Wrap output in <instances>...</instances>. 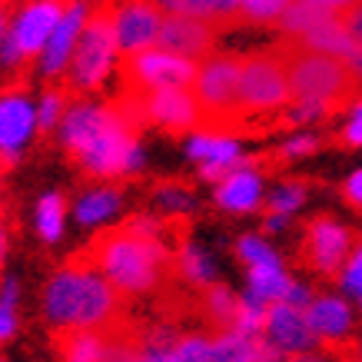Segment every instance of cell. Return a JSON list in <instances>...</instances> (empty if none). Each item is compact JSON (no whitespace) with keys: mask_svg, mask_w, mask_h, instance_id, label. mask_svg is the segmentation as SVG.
Listing matches in <instances>:
<instances>
[{"mask_svg":"<svg viewBox=\"0 0 362 362\" xmlns=\"http://www.w3.org/2000/svg\"><path fill=\"white\" fill-rule=\"evenodd\" d=\"M319 146H322V136H316V133H296V136H289V140H283V146L276 150V160H299V156H309L316 153Z\"/></svg>","mask_w":362,"mask_h":362,"instance_id":"obj_38","label":"cell"},{"mask_svg":"<svg viewBox=\"0 0 362 362\" xmlns=\"http://www.w3.org/2000/svg\"><path fill=\"white\" fill-rule=\"evenodd\" d=\"M342 23H346V30L356 37V44L362 47V4H356L352 11L342 13Z\"/></svg>","mask_w":362,"mask_h":362,"instance_id":"obj_43","label":"cell"},{"mask_svg":"<svg viewBox=\"0 0 362 362\" xmlns=\"http://www.w3.org/2000/svg\"><path fill=\"white\" fill-rule=\"evenodd\" d=\"M176 276H180V283L193 286V289H206V286L216 283V266H213V259L206 252L197 250L187 240L176 250Z\"/></svg>","mask_w":362,"mask_h":362,"instance_id":"obj_26","label":"cell"},{"mask_svg":"<svg viewBox=\"0 0 362 362\" xmlns=\"http://www.w3.org/2000/svg\"><path fill=\"white\" fill-rule=\"evenodd\" d=\"M329 113H336L329 103L322 100H289V107L279 113V127H313V123L326 120Z\"/></svg>","mask_w":362,"mask_h":362,"instance_id":"obj_31","label":"cell"},{"mask_svg":"<svg viewBox=\"0 0 362 362\" xmlns=\"http://www.w3.org/2000/svg\"><path fill=\"white\" fill-rule=\"evenodd\" d=\"M7 252H11V230H7V223L0 220V266L7 259Z\"/></svg>","mask_w":362,"mask_h":362,"instance_id":"obj_46","label":"cell"},{"mask_svg":"<svg viewBox=\"0 0 362 362\" xmlns=\"http://www.w3.org/2000/svg\"><path fill=\"white\" fill-rule=\"evenodd\" d=\"M266 316H269V303L259 299L256 293H246L240 296V313H236V332H246V336H263L266 332Z\"/></svg>","mask_w":362,"mask_h":362,"instance_id":"obj_32","label":"cell"},{"mask_svg":"<svg viewBox=\"0 0 362 362\" xmlns=\"http://www.w3.org/2000/svg\"><path fill=\"white\" fill-rule=\"evenodd\" d=\"M349 123L342 127L339 143L342 146H362V110H349Z\"/></svg>","mask_w":362,"mask_h":362,"instance_id":"obj_41","label":"cell"},{"mask_svg":"<svg viewBox=\"0 0 362 362\" xmlns=\"http://www.w3.org/2000/svg\"><path fill=\"white\" fill-rule=\"evenodd\" d=\"M44 319L50 329L110 332L127 322L123 293L100 273L87 252H77L44 286Z\"/></svg>","mask_w":362,"mask_h":362,"instance_id":"obj_1","label":"cell"},{"mask_svg":"<svg viewBox=\"0 0 362 362\" xmlns=\"http://www.w3.org/2000/svg\"><path fill=\"white\" fill-rule=\"evenodd\" d=\"M21 329V279L4 276L0 279V346L17 336Z\"/></svg>","mask_w":362,"mask_h":362,"instance_id":"obj_30","label":"cell"},{"mask_svg":"<svg viewBox=\"0 0 362 362\" xmlns=\"http://www.w3.org/2000/svg\"><path fill=\"white\" fill-rule=\"evenodd\" d=\"M236 256H240L246 266H263V263H279V252L269 246V243L263 240V236H243L240 243H236Z\"/></svg>","mask_w":362,"mask_h":362,"instance_id":"obj_37","label":"cell"},{"mask_svg":"<svg viewBox=\"0 0 362 362\" xmlns=\"http://www.w3.org/2000/svg\"><path fill=\"white\" fill-rule=\"evenodd\" d=\"M140 113L143 127H156L163 133L183 136V133H197L203 127V107H199L193 87H166V90H146L140 93Z\"/></svg>","mask_w":362,"mask_h":362,"instance_id":"obj_11","label":"cell"},{"mask_svg":"<svg viewBox=\"0 0 362 362\" xmlns=\"http://www.w3.org/2000/svg\"><path fill=\"white\" fill-rule=\"evenodd\" d=\"M90 17H93V7L87 0H66V7L60 13V21H57L54 33H50V40H47L44 54L37 57V74L44 80H57L70 70L74 50H77Z\"/></svg>","mask_w":362,"mask_h":362,"instance_id":"obj_13","label":"cell"},{"mask_svg":"<svg viewBox=\"0 0 362 362\" xmlns=\"http://www.w3.org/2000/svg\"><path fill=\"white\" fill-rule=\"evenodd\" d=\"M77 166L87 176L97 180H113V176H133L143 170V143H140V130L113 107V120L93 136V140L80 150Z\"/></svg>","mask_w":362,"mask_h":362,"instance_id":"obj_6","label":"cell"},{"mask_svg":"<svg viewBox=\"0 0 362 362\" xmlns=\"http://www.w3.org/2000/svg\"><path fill=\"white\" fill-rule=\"evenodd\" d=\"M197 313L206 319L209 326H216L220 332H230L236 326V313H240V296H233L226 286H206L197 299Z\"/></svg>","mask_w":362,"mask_h":362,"instance_id":"obj_25","label":"cell"},{"mask_svg":"<svg viewBox=\"0 0 362 362\" xmlns=\"http://www.w3.org/2000/svg\"><path fill=\"white\" fill-rule=\"evenodd\" d=\"M286 362H342L332 349H313V352H299V356H286Z\"/></svg>","mask_w":362,"mask_h":362,"instance_id":"obj_44","label":"cell"},{"mask_svg":"<svg viewBox=\"0 0 362 362\" xmlns=\"http://www.w3.org/2000/svg\"><path fill=\"white\" fill-rule=\"evenodd\" d=\"M197 66H199L197 60L180 57L156 44L123 60V83H127V90H140V93L166 90V87H193Z\"/></svg>","mask_w":362,"mask_h":362,"instance_id":"obj_10","label":"cell"},{"mask_svg":"<svg viewBox=\"0 0 362 362\" xmlns=\"http://www.w3.org/2000/svg\"><path fill=\"white\" fill-rule=\"evenodd\" d=\"M316 4L329 7V11H336V13H346V11H352L356 4H362V0H316Z\"/></svg>","mask_w":362,"mask_h":362,"instance_id":"obj_45","label":"cell"},{"mask_svg":"<svg viewBox=\"0 0 362 362\" xmlns=\"http://www.w3.org/2000/svg\"><path fill=\"white\" fill-rule=\"evenodd\" d=\"M163 13H187V17H203L213 23L236 21V0H156Z\"/></svg>","mask_w":362,"mask_h":362,"instance_id":"obj_29","label":"cell"},{"mask_svg":"<svg viewBox=\"0 0 362 362\" xmlns=\"http://www.w3.org/2000/svg\"><path fill=\"white\" fill-rule=\"evenodd\" d=\"M37 133V100H30L23 87L0 90V163H21Z\"/></svg>","mask_w":362,"mask_h":362,"instance_id":"obj_12","label":"cell"},{"mask_svg":"<svg viewBox=\"0 0 362 362\" xmlns=\"http://www.w3.org/2000/svg\"><path fill=\"white\" fill-rule=\"evenodd\" d=\"M66 0H27L11 17V30L0 40V70H17L44 54Z\"/></svg>","mask_w":362,"mask_h":362,"instance_id":"obj_8","label":"cell"},{"mask_svg":"<svg viewBox=\"0 0 362 362\" xmlns=\"http://www.w3.org/2000/svg\"><path fill=\"white\" fill-rule=\"evenodd\" d=\"M163 7L156 0H123L113 7V27H117V44L120 54H140L146 47H156L160 27H163Z\"/></svg>","mask_w":362,"mask_h":362,"instance_id":"obj_14","label":"cell"},{"mask_svg":"<svg viewBox=\"0 0 362 362\" xmlns=\"http://www.w3.org/2000/svg\"><path fill=\"white\" fill-rule=\"evenodd\" d=\"M342 199H346L352 209H362V170L346 176V183H342Z\"/></svg>","mask_w":362,"mask_h":362,"instance_id":"obj_42","label":"cell"},{"mask_svg":"<svg viewBox=\"0 0 362 362\" xmlns=\"http://www.w3.org/2000/svg\"><path fill=\"white\" fill-rule=\"evenodd\" d=\"M187 156L197 166H203V163H236V160H243L246 153H243L240 133L213 130V127H199L197 133H189Z\"/></svg>","mask_w":362,"mask_h":362,"instance_id":"obj_19","label":"cell"},{"mask_svg":"<svg viewBox=\"0 0 362 362\" xmlns=\"http://www.w3.org/2000/svg\"><path fill=\"white\" fill-rule=\"evenodd\" d=\"M352 250H356V233L342 226L336 216L319 213L306 223V233L299 243V263L322 279H336L342 276V263L349 259Z\"/></svg>","mask_w":362,"mask_h":362,"instance_id":"obj_9","label":"cell"},{"mask_svg":"<svg viewBox=\"0 0 362 362\" xmlns=\"http://www.w3.org/2000/svg\"><path fill=\"white\" fill-rule=\"evenodd\" d=\"M110 120H113V103L77 100V103L66 107L64 120H60V127H57V140H60V146H64L70 156H77Z\"/></svg>","mask_w":362,"mask_h":362,"instance_id":"obj_17","label":"cell"},{"mask_svg":"<svg viewBox=\"0 0 362 362\" xmlns=\"http://www.w3.org/2000/svg\"><path fill=\"white\" fill-rule=\"evenodd\" d=\"M66 93L64 90H44V97L37 100V130L40 133H54L60 127L66 113Z\"/></svg>","mask_w":362,"mask_h":362,"instance_id":"obj_35","label":"cell"},{"mask_svg":"<svg viewBox=\"0 0 362 362\" xmlns=\"http://www.w3.org/2000/svg\"><path fill=\"white\" fill-rule=\"evenodd\" d=\"M336 17H339V13L329 11V7H322V4H316V0H293L283 11V17L276 21V30L283 33L286 40H299V37H306V33H313L316 27H322V23L336 21Z\"/></svg>","mask_w":362,"mask_h":362,"instance_id":"obj_23","label":"cell"},{"mask_svg":"<svg viewBox=\"0 0 362 362\" xmlns=\"http://www.w3.org/2000/svg\"><path fill=\"white\" fill-rule=\"evenodd\" d=\"M250 269V293H256L266 303H286L293 279L283 269V263H263V266H246Z\"/></svg>","mask_w":362,"mask_h":362,"instance_id":"obj_28","label":"cell"},{"mask_svg":"<svg viewBox=\"0 0 362 362\" xmlns=\"http://www.w3.org/2000/svg\"><path fill=\"white\" fill-rule=\"evenodd\" d=\"M0 362H7V359H0Z\"/></svg>","mask_w":362,"mask_h":362,"instance_id":"obj_50","label":"cell"},{"mask_svg":"<svg viewBox=\"0 0 362 362\" xmlns=\"http://www.w3.org/2000/svg\"><path fill=\"white\" fill-rule=\"evenodd\" d=\"M342 289L352 293V296H359L362 293V243H356L352 259L346 263V269H342Z\"/></svg>","mask_w":362,"mask_h":362,"instance_id":"obj_40","label":"cell"},{"mask_svg":"<svg viewBox=\"0 0 362 362\" xmlns=\"http://www.w3.org/2000/svg\"><path fill=\"white\" fill-rule=\"evenodd\" d=\"M209 359V339L203 336H183L170 352V362H206Z\"/></svg>","mask_w":362,"mask_h":362,"instance_id":"obj_39","label":"cell"},{"mask_svg":"<svg viewBox=\"0 0 362 362\" xmlns=\"http://www.w3.org/2000/svg\"><path fill=\"white\" fill-rule=\"evenodd\" d=\"M83 252L123 296H150L163 289L170 279H176L173 246L166 240L140 236L127 226L97 233Z\"/></svg>","mask_w":362,"mask_h":362,"instance_id":"obj_2","label":"cell"},{"mask_svg":"<svg viewBox=\"0 0 362 362\" xmlns=\"http://www.w3.org/2000/svg\"><path fill=\"white\" fill-rule=\"evenodd\" d=\"M286 54V70H289V87L296 100H322L332 110H349L359 100L362 80L352 74L346 60H336L329 54H316L299 44H279Z\"/></svg>","mask_w":362,"mask_h":362,"instance_id":"obj_3","label":"cell"},{"mask_svg":"<svg viewBox=\"0 0 362 362\" xmlns=\"http://www.w3.org/2000/svg\"><path fill=\"white\" fill-rule=\"evenodd\" d=\"M289 100H293V87H289L283 47H269V50H256V54L243 57V74H240L243 130H250L246 123H256L263 117H273L279 123V113L289 107Z\"/></svg>","mask_w":362,"mask_h":362,"instance_id":"obj_4","label":"cell"},{"mask_svg":"<svg viewBox=\"0 0 362 362\" xmlns=\"http://www.w3.org/2000/svg\"><path fill=\"white\" fill-rule=\"evenodd\" d=\"M64 223H66L64 193H57V189L40 193V199L33 203V233H37V240L47 243V246L60 243V236H64Z\"/></svg>","mask_w":362,"mask_h":362,"instance_id":"obj_24","label":"cell"},{"mask_svg":"<svg viewBox=\"0 0 362 362\" xmlns=\"http://www.w3.org/2000/svg\"><path fill=\"white\" fill-rule=\"evenodd\" d=\"M266 342L283 356H299V352H313L319 346L316 329L309 326L306 309L293 306V303H269V316H266Z\"/></svg>","mask_w":362,"mask_h":362,"instance_id":"obj_15","label":"cell"},{"mask_svg":"<svg viewBox=\"0 0 362 362\" xmlns=\"http://www.w3.org/2000/svg\"><path fill=\"white\" fill-rule=\"evenodd\" d=\"M263 203V173L259 160L230 173L223 183H216V206L226 213H252Z\"/></svg>","mask_w":362,"mask_h":362,"instance_id":"obj_18","label":"cell"},{"mask_svg":"<svg viewBox=\"0 0 362 362\" xmlns=\"http://www.w3.org/2000/svg\"><path fill=\"white\" fill-rule=\"evenodd\" d=\"M359 306H362V293H359Z\"/></svg>","mask_w":362,"mask_h":362,"instance_id":"obj_49","label":"cell"},{"mask_svg":"<svg viewBox=\"0 0 362 362\" xmlns=\"http://www.w3.org/2000/svg\"><path fill=\"white\" fill-rule=\"evenodd\" d=\"M293 0H236V21L243 23H273L283 17V11Z\"/></svg>","mask_w":362,"mask_h":362,"instance_id":"obj_33","label":"cell"},{"mask_svg":"<svg viewBox=\"0 0 362 362\" xmlns=\"http://www.w3.org/2000/svg\"><path fill=\"white\" fill-rule=\"evenodd\" d=\"M60 362H107V332L100 329H54Z\"/></svg>","mask_w":362,"mask_h":362,"instance_id":"obj_21","label":"cell"},{"mask_svg":"<svg viewBox=\"0 0 362 362\" xmlns=\"http://www.w3.org/2000/svg\"><path fill=\"white\" fill-rule=\"evenodd\" d=\"M306 316H309V326L316 329L322 346H326V342H346V336H349V329H352V309H349V303L339 296H316L309 303Z\"/></svg>","mask_w":362,"mask_h":362,"instance_id":"obj_20","label":"cell"},{"mask_svg":"<svg viewBox=\"0 0 362 362\" xmlns=\"http://www.w3.org/2000/svg\"><path fill=\"white\" fill-rule=\"evenodd\" d=\"M7 30H11V17L4 13V7H0V40L7 37Z\"/></svg>","mask_w":362,"mask_h":362,"instance_id":"obj_47","label":"cell"},{"mask_svg":"<svg viewBox=\"0 0 362 362\" xmlns=\"http://www.w3.org/2000/svg\"><path fill=\"white\" fill-rule=\"evenodd\" d=\"M289 44H299V47H306V50H316V54H329V57H336V60H346V64L362 50V47L356 44V37L346 30L342 13L336 17V21L322 23V27H316L313 33H306V37L289 40Z\"/></svg>","mask_w":362,"mask_h":362,"instance_id":"obj_22","label":"cell"},{"mask_svg":"<svg viewBox=\"0 0 362 362\" xmlns=\"http://www.w3.org/2000/svg\"><path fill=\"white\" fill-rule=\"evenodd\" d=\"M123 206V193L113 187H97L83 193L77 199V206H74V216H77L80 226H97V223L110 220L113 213Z\"/></svg>","mask_w":362,"mask_h":362,"instance_id":"obj_27","label":"cell"},{"mask_svg":"<svg viewBox=\"0 0 362 362\" xmlns=\"http://www.w3.org/2000/svg\"><path fill=\"white\" fill-rule=\"evenodd\" d=\"M0 183H4V163H0Z\"/></svg>","mask_w":362,"mask_h":362,"instance_id":"obj_48","label":"cell"},{"mask_svg":"<svg viewBox=\"0 0 362 362\" xmlns=\"http://www.w3.org/2000/svg\"><path fill=\"white\" fill-rule=\"evenodd\" d=\"M120 44H117V27H113V7H100L83 27L66 80L77 93H93L110 80L113 66L120 60Z\"/></svg>","mask_w":362,"mask_h":362,"instance_id":"obj_7","label":"cell"},{"mask_svg":"<svg viewBox=\"0 0 362 362\" xmlns=\"http://www.w3.org/2000/svg\"><path fill=\"white\" fill-rule=\"evenodd\" d=\"M216 33H220V23L203 21V17H187V13H166L163 27H160V40L156 44L173 50L180 57H189V60H206L216 47Z\"/></svg>","mask_w":362,"mask_h":362,"instance_id":"obj_16","label":"cell"},{"mask_svg":"<svg viewBox=\"0 0 362 362\" xmlns=\"http://www.w3.org/2000/svg\"><path fill=\"white\" fill-rule=\"evenodd\" d=\"M306 193H309V187L306 183H299V180L283 183V187H276L273 193H269V199H266V213H273V216H289V213H296V209L306 203Z\"/></svg>","mask_w":362,"mask_h":362,"instance_id":"obj_34","label":"cell"},{"mask_svg":"<svg viewBox=\"0 0 362 362\" xmlns=\"http://www.w3.org/2000/svg\"><path fill=\"white\" fill-rule=\"evenodd\" d=\"M240 74L243 57L236 54H213L199 60L193 93L203 107V127L213 130L240 133L243 127V107H240Z\"/></svg>","mask_w":362,"mask_h":362,"instance_id":"obj_5","label":"cell"},{"mask_svg":"<svg viewBox=\"0 0 362 362\" xmlns=\"http://www.w3.org/2000/svg\"><path fill=\"white\" fill-rule=\"evenodd\" d=\"M153 197H156V203L170 213V216H183V213L193 209V203H197L193 189L183 187V183H160Z\"/></svg>","mask_w":362,"mask_h":362,"instance_id":"obj_36","label":"cell"}]
</instances>
